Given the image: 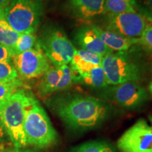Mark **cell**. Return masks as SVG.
<instances>
[{"label": "cell", "instance_id": "obj_2", "mask_svg": "<svg viewBox=\"0 0 152 152\" xmlns=\"http://www.w3.org/2000/svg\"><path fill=\"white\" fill-rule=\"evenodd\" d=\"M35 97L25 89H20L0 100V118L5 132L16 149L26 147L24 122L26 110Z\"/></svg>", "mask_w": 152, "mask_h": 152}, {"label": "cell", "instance_id": "obj_23", "mask_svg": "<svg viewBox=\"0 0 152 152\" xmlns=\"http://www.w3.org/2000/svg\"><path fill=\"white\" fill-rule=\"evenodd\" d=\"M24 85L20 79L12 82H0V100L10 96L16 91L23 89Z\"/></svg>", "mask_w": 152, "mask_h": 152}, {"label": "cell", "instance_id": "obj_17", "mask_svg": "<svg viewBox=\"0 0 152 152\" xmlns=\"http://www.w3.org/2000/svg\"><path fill=\"white\" fill-rule=\"evenodd\" d=\"M20 35V34L15 31L7 22L4 9H0V45L7 47L11 53Z\"/></svg>", "mask_w": 152, "mask_h": 152}, {"label": "cell", "instance_id": "obj_30", "mask_svg": "<svg viewBox=\"0 0 152 152\" xmlns=\"http://www.w3.org/2000/svg\"><path fill=\"white\" fill-rule=\"evenodd\" d=\"M151 73H152V66H151ZM149 90L150 93H151V94L152 95V76H151V81H150V83L149 85Z\"/></svg>", "mask_w": 152, "mask_h": 152}, {"label": "cell", "instance_id": "obj_32", "mask_svg": "<svg viewBox=\"0 0 152 152\" xmlns=\"http://www.w3.org/2000/svg\"><path fill=\"white\" fill-rule=\"evenodd\" d=\"M1 147H1V146H0V152H3L2 150H1Z\"/></svg>", "mask_w": 152, "mask_h": 152}, {"label": "cell", "instance_id": "obj_27", "mask_svg": "<svg viewBox=\"0 0 152 152\" xmlns=\"http://www.w3.org/2000/svg\"><path fill=\"white\" fill-rule=\"evenodd\" d=\"M11 0H0V9H5L11 3Z\"/></svg>", "mask_w": 152, "mask_h": 152}, {"label": "cell", "instance_id": "obj_8", "mask_svg": "<svg viewBox=\"0 0 152 152\" xmlns=\"http://www.w3.org/2000/svg\"><path fill=\"white\" fill-rule=\"evenodd\" d=\"M104 15L102 28L126 37L140 38L149 26L147 19L137 11Z\"/></svg>", "mask_w": 152, "mask_h": 152}, {"label": "cell", "instance_id": "obj_10", "mask_svg": "<svg viewBox=\"0 0 152 152\" xmlns=\"http://www.w3.org/2000/svg\"><path fill=\"white\" fill-rule=\"evenodd\" d=\"M11 61L18 77L26 80L42 76L51 67L49 61L40 48L11 56Z\"/></svg>", "mask_w": 152, "mask_h": 152}, {"label": "cell", "instance_id": "obj_1", "mask_svg": "<svg viewBox=\"0 0 152 152\" xmlns=\"http://www.w3.org/2000/svg\"><path fill=\"white\" fill-rule=\"evenodd\" d=\"M52 106L64 125L79 133L99 128L114 111L106 101L78 93L58 96L53 100Z\"/></svg>", "mask_w": 152, "mask_h": 152}, {"label": "cell", "instance_id": "obj_20", "mask_svg": "<svg viewBox=\"0 0 152 152\" xmlns=\"http://www.w3.org/2000/svg\"><path fill=\"white\" fill-rule=\"evenodd\" d=\"M69 152H117L111 143L104 140L89 141L73 147Z\"/></svg>", "mask_w": 152, "mask_h": 152}, {"label": "cell", "instance_id": "obj_16", "mask_svg": "<svg viewBox=\"0 0 152 152\" xmlns=\"http://www.w3.org/2000/svg\"><path fill=\"white\" fill-rule=\"evenodd\" d=\"M76 83L99 90L108 86L105 73L102 66L95 67L84 75L79 76Z\"/></svg>", "mask_w": 152, "mask_h": 152}, {"label": "cell", "instance_id": "obj_9", "mask_svg": "<svg viewBox=\"0 0 152 152\" xmlns=\"http://www.w3.org/2000/svg\"><path fill=\"white\" fill-rule=\"evenodd\" d=\"M121 152H152V126L139 119L117 142Z\"/></svg>", "mask_w": 152, "mask_h": 152}, {"label": "cell", "instance_id": "obj_28", "mask_svg": "<svg viewBox=\"0 0 152 152\" xmlns=\"http://www.w3.org/2000/svg\"><path fill=\"white\" fill-rule=\"evenodd\" d=\"M5 130L4 128V125L1 122V120L0 118V138H2L5 134Z\"/></svg>", "mask_w": 152, "mask_h": 152}, {"label": "cell", "instance_id": "obj_21", "mask_svg": "<svg viewBox=\"0 0 152 152\" xmlns=\"http://www.w3.org/2000/svg\"><path fill=\"white\" fill-rule=\"evenodd\" d=\"M61 75L57 86L56 92H62L71 87V85L76 83L77 79V75H76L75 72L71 69L70 66L64 65L59 67Z\"/></svg>", "mask_w": 152, "mask_h": 152}, {"label": "cell", "instance_id": "obj_24", "mask_svg": "<svg viewBox=\"0 0 152 152\" xmlns=\"http://www.w3.org/2000/svg\"><path fill=\"white\" fill-rule=\"evenodd\" d=\"M136 11L152 22V0H136Z\"/></svg>", "mask_w": 152, "mask_h": 152}, {"label": "cell", "instance_id": "obj_29", "mask_svg": "<svg viewBox=\"0 0 152 152\" xmlns=\"http://www.w3.org/2000/svg\"><path fill=\"white\" fill-rule=\"evenodd\" d=\"M9 152H33L32 151H30V150H22L20 149H15L14 150H11V151H9Z\"/></svg>", "mask_w": 152, "mask_h": 152}, {"label": "cell", "instance_id": "obj_13", "mask_svg": "<svg viewBox=\"0 0 152 152\" xmlns=\"http://www.w3.org/2000/svg\"><path fill=\"white\" fill-rule=\"evenodd\" d=\"M95 31L100 39L112 52H123L130 49L134 45L140 44L139 38H129L110 31L97 25L92 24Z\"/></svg>", "mask_w": 152, "mask_h": 152}, {"label": "cell", "instance_id": "obj_7", "mask_svg": "<svg viewBox=\"0 0 152 152\" xmlns=\"http://www.w3.org/2000/svg\"><path fill=\"white\" fill-rule=\"evenodd\" d=\"M99 95L102 99L112 102L127 110L139 109L147 102L149 98L147 91L137 82L108 85L101 89Z\"/></svg>", "mask_w": 152, "mask_h": 152}, {"label": "cell", "instance_id": "obj_22", "mask_svg": "<svg viewBox=\"0 0 152 152\" xmlns=\"http://www.w3.org/2000/svg\"><path fill=\"white\" fill-rule=\"evenodd\" d=\"M18 79L12 61L0 62V82H12Z\"/></svg>", "mask_w": 152, "mask_h": 152}, {"label": "cell", "instance_id": "obj_25", "mask_svg": "<svg viewBox=\"0 0 152 152\" xmlns=\"http://www.w3.org/2000/svg\"><path fill=\"white\" fill-rule=\"evenodd\" d=\"M140 44L147 49L152 50V25H149L144 30L140 38Z\"/></svg>", "mask_w": 152, "mask_h": 152}, {"label": "cell", "instance_id": "obj_18", "mask_svg": "<svg viewBox=\"0 0 152 152\" xmlns=\"http://www.w3.org/2000/svg\"><path fill=\"white\" fill-rule=\"evenodd\" d=\"M104 14L135 12L136 0H104Z\"/></svg>", "mask_w": 152, "mask_h": 152}, {"label": "cell", "instance_id": "obj_12", "mask_svg": "<svg viewBox=\"0 0 152 152\" xmlns=\"http://www.w3.org/2000/svg\"><path fill=\"white\" fill-rule=\"evenodd\" d=\"M104 0H68L66 8L72 17L88 20L104 13Z\"/></svg>", "mask_w": 152, "mask_h": 152}, {"label": "cell", "instance_id": "obj_3", "mask_svg": "<svg viewBox=\"0 0 152 152\" xmlns=\"http://www.w3.org/2000/svg\"><path fill=\"white\" fill-rule=\"evenodd\" d=\"M102 67L108 85H116L143 79L145 66L140 56L130 49L113 52L103 56Z\"/></svg>", "mask_w": 152, "mask_h": 152}, {"label": "cell", "instance_id": "obj_19", "mask_svg": "<svg viewBox=\"0 0 152 152\" xmlns=\"http://www.w3.org/2000/svg\"><path fill=\"white\" fill-rule=\"evenodd\" d=\"M39 48L35 33L20 34V37L11 51V56L34 49Z\"/></svg>", "mask_w": 152, "mask_h": 152}, {"label": "cell", "instance_id": "obj_6", "mask_svg": "<svg viewBox=\"0 0 152 152\" xmlns=\"http://www.w3.org/2000/svg\"><path fill=\"white\" fill-rule=\"evenodd\" d=\"M39 48L55 67L71 63L77 49L60 28L49 26L38 38Z\"/></svg>", "mask_w": 152, "mask_h": 152}, {"label": "cell", "instance_id": "obj_11", "mask_svg": "<svg viewBox=\"0 0 152 152\" xmlns=\"http://www.w3.org/2000/svg\"><path fill=\"white\" fill-rule=\"evenodd\" d=\"M73 41L80 49L104 56L113 52L104 45L92 24L83 25L73 32Z\"/></svg>", "mask_w": 152, "mask_h": 152}, {"label": "cell", "instance_id": "obj_5", "mask_svg": "<svg viewBox=\"0 0 152 152\" xmlns=\"http://www.w3.org/2000/svg\"><path fill=\"white\" fill-rule=\"evenodd\" d=\"M44 11V0H11L4 14L7 22L17 33H35Z\"/></svg>", "mask_w": 152, "mask_h": 152}, {"label": "cell", "instance_id": "obj_15", "mask_svg": "<svg viewBox=\"0 0 152 152\" xmlns=\"http://www.w3.org/2000/svg\"><path fill=\"white\" fill-rule=\"evenodd\" d=\"M61 72L59 67H50L42 75L37 85V90L40 96H46L56 92L57 86L59 83Z\"/></svg>", "mask_w": 152, "mask_h": 152}, {"label": "cell", "instance_id": "obj_31", "mask_svg": "<svg viewBox=\"0 0 152 152\" xmlns=\"http://www.w3.org/2000/svg\"><path fill=\"white\" fill-rule=\"evenodd\" d=\"M149 119L150 122H151V125H152V115H149Z\"/></svg>", "mask_w": 152, "mask_h": 152}, {"label": "cell", "instance_id": "obj_14", "mask_svg": "<svg viewBox=\"0 0 152 152\" xmlns=\"http://www.w3.org/2000/svg\"><path fill=\"white\" fill-rule=\"evenodd\" d=\"M102 58L103 56L99 54L82 49H77L70 63V67L78 77L79 76L89 72L92 68L102 66Z\"/></svg>", "mask_w": 152, "mask_h": 152}, {"label": "cell", "instance_id": "obj_26", "mask_svg": "<svg viewBox=\"0 0 152 152\" xmlns=\"http://www.w3.org/2000/svg\"><path fill=\"white\" fill-rule=\"evenodd\" d=\"M11 60V55L7 47L0 45V62Z\"/></svg>", "mask_w": 152, "mask_h": 152}, {"label": "cell", "instance_id": "obj_4", "mask_svg": "<svg viewBox=\"0 0 152 152\" xmlns=\"http://www.w3.org/2000/svg\"><path fill=\"white\" fill-rule=\"evenodd\" d=\"M24 132L27 145L45 148L54 144L57 140L56 131L46 111L35 98L26 110Z\"/></svg>", "mask_w": 152, "mask_h": 152}]
</instances>
